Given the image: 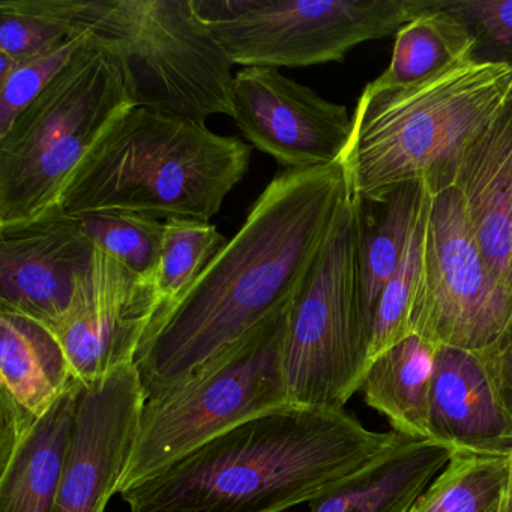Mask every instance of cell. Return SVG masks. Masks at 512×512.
<instances>
[{
  "instance_id": "obj_30",
  "label": "cell",
  "mask_w": 512,
  "mask_h": 512,
  "mask_svg": "<svg viewBox=\"0 0 512 512\" xmlns=\"http://www.w3.org/2000/svg\"><path fill=\"white\" fill-rule=\"evenodd\" d=\"M478 355L487 368L503 409L512 419V319L499 340Z\"/></svg>"
},
{
  "instance_id": "obj_26",
  "label": "cell",
  "mask_w": 512,
  "mask_h": 512,
  "mask_svg": "<svg viewBox=\"0 0 512 512\" xmlns=\"http://www.w3.org/2000/svg\"><path fill=\"white\" fill-rule=\"evenodd\" d=\"M430 202L431 194L428 193L403 260L377 302L368 338L367 368L383 352L413 334L412 310L421 274Z\"/></svg>"
},
{
  "instance_id": "obj_29",
  "label": "cell",
  "mask_w": 512,
  "mask_h": 512,
  "mask_svg": "<svg viewBox=\"0 0 512 512\" xmlns=\"http://www.w3.org/2000/svg\"><path fill=\"white\" fill-rule=\"evenodd\" d=\"M476 40V58L512 64V0H439Z\"/></svg>"
},
{
  "instance_id": "obj_2",
  "label": "cell",
  "mask_w": 512,
  "mask_h": 512,
  "mask_svg": "<svg viewBox=\"0 0 512 512\" xmlns=\"http://www.w3.org/2000/svg\"><path fill=\"white\" fill-rule=\"evenodd\" d=\"M407 437L346 410L260 413L122 491L131 512H283L311 503Z\"/></svg>"
},
{
  "instance_id": "obj_17",
  "label": "cell",
  "mask_w": 512,
  "mask_h": 512,
  "mask_svg": "<svg viewBox=\"0 0 512 512\" xmlns=\"http://www.w3.org/2000/svg\"><path fill=\"white\" fill-rule=\"evenodd\" d=\"M454 188L491 271L506 284L512 235V98L467 146Z\"/></svg>"
},
{
  "instance_id": "obj_24",
  "label": "cell",
  "mask_w": 512,
  "mask_h": 512,
  "mask_svg": "<svg viewBox=\"0 0 512 512\" xmlns=\"http://www.w3.org/2000/svg\"><path fill=\"white\" fill-rule=\"evenodd\" d=\"M82 0H2L0 53L20 62L55 49L86 31Z\"/></svg>"
},
{
  "instance_id": "obj_14",
  "label": "cell",
  "mask_w": 512,
  "mask_h": 512,
  "mask_svg": "<svg viewBox=\"0 0 512 512\" xmlns=\"http://www.w3.org/2000/svg\"><path fill=\"white\" fill-rule=\"evenodd\" d=\"M94 253L80 218L61 206L29 223L0 227V308L52 329Z\"/></svg>"
},
{
  "instance_id": "obj_4",
  "label": "cell",
  "mask_w": 512,
  "mask_h": 512,
  "mask_svg": "<svg viewBox=\"0 0 512 512\" xmlns=\"http://www.w3.org/2000/svg\"><path fill=\"white\" fill-rule=\"evenodd\" d=\"M251 146L205 122L133 107L88 152L61 193L73 217L124 211L209 221L244 179Z\"/></svg>"
},
{
  "instance_id": "obj_3",
  "label": "cell",
  "mask_w": 512,
  "mask_h": 512,
  "mask_svg": "<svg viewBox=\"0 0 512 512\" xmlns=\"http://www.w3.org/2000/svg\"><path fill=\"white\" fill-rule=\"evenodd\" d=\"M512 98V64L469 59L394 89L365 86L341 166L353 199L418 182L454 187L469 143Z\"/></svg>"
},
{
  "instance_id": "obj_1",
  "label": "cell",
  "mask_w": 512,
  "mask_h": 512,
  "mask_svg": "<svg viewBox=\"0 0 512 512\" xmlns=\"http://www.w3.org/2000/svg\"><path fill=\"white\" fill-rule=\"evenodd\" d=\"M341 163L284 169L199 280L155 317L134 364L145 400L196 376L292 302L346 200Z\"/></svg>"
},
{
  "instance_id": "obj_16",
  "label": "cell",
  "mask_w": 512,
  "mask_h": 512,
  "mask_svg": "<svg viewBox=\"0 0 512 512\" xmlns=\"http://www.w3.org/2000/svg\"><path fill=\"white\" fill-rule=\"evenodd\" d=\"M430 440L467 454H512V419L503 409L481 356L442 346L436 352Z\"/></svg>"
},
{
  "instance_id": "obj_22",
  "label": "cell",
  "mask_w": 512,
  "mask_h": 512,
  "mask_svg": "<svg viewBox=\"0 0 512 512\" xmlns=\"http://www.w3.org/2000/svg\"><path fill=\"white\" fill-rule=\"evenodd\" d=\"M475 58L476 40L469 28L439 0H425L424 11L395 34L388 68L367 86L403 88Z\"/></svg>"
},
{
  "instance_id": "obj_10",
  "label": "cell",
  "mask_w": 512,
  "mask_h": 512,
  "mask_svg": "<svg viewBox=\"0 0 512 512\" xmlns=\"http://www.w3.org/2000/svg\"><path fill=\"white\" fill-rule=\"evenodd\" d=\"M512 319V290L491 271L460 193L431 196L412 332L436 347L481 353Z\"/></svg>"
},
{
  "instance_id": "obj_18",
  "label": "cell",
  "mask_w": 512,
  "mask_h": 512,
  "mask_svg": "<svg viewBox=\"0 0 512 512\" xmlns=\"http://www.w3.org/2000/svg\"><path fill=\"white\" fill-rule=\"evenodd\" d=\"M427 196V188L418 182L359 199L349 196L355 211L359 316L367 350L377 302L403 260Z\"/></svg>"
},
{
  "instance_id": "obj_25",
  "label": "cell",
  "mask_w": 512,
  "mask_h": 512,
  "mask_svg": "<svg viewBox=\"0 0 512 512\" xmlns=\"http://www.w3.org/2000/svg\"><path fill=\"white\" fill-rule=\"evenodd\" d=\"M227 241L229 239L209 221L194 218L164 220L163 248L155 277L161 301L158 314L169 310L187 295Z\"/></svg>"
},
{
  "instance_id": "obj_7",
  "label": "cell",
  "mask_w": 512,
  "mask_h": 512,
  "mask_svg": "<svg viewBox=\"0 0 512 512\" xmlns=\"http://www.w3.org/2000/svg\"><path fill=\"white\" fill-rule=\"evenodd\" d=\"M289 308L272 314L169 394L145 401L121 493L235 425L289 406L284 376Z\"/></svg>"
},
{
  "instance_id": "obj_23",
  "label": "cell",
  "mask_w": 512,
  "mask_h": 512,
  "mask_svg": "<svg viewBox=\"0 0 512 512\" xmlns=\"http://www.w3.org/2000/svg\"><path fill=\"white\" fill-rule=\"evenodd\" d=\"M509 457L455 452L410 512H500Z\"/></svg>"
},
{
  "instance_id": "obj_27",
  "label": "cell",
  "mask_w": 512,
  "mask_h": 512,
  "mask_svg": "<svg viewBox=\"0 0 512 512\" xmlns=\"http://www.w3.org/2000/svg\"><path fill=\"white\" fill-rule=\"evenodd\" d=\"M83 230L97 250L113 257L145 280L154 281L163 248L164 223L124 211L79 215Z\"/></svg>"
},
{
  "instance_id": "obj_21",
  "label": "cell",
  "mask_w": 512,
  "mask_h": 512,
  "mask_svg": "<svg viewBox=\"0 0 512 512\" xmlns=\"http://www.w3.org/2000/svg\"><path fill=\"white\" fill-rule=\"evenodd\" d=\"M437 349L412 334L374 359L359 386L365 404L407 439L430 440L428 413Z\"/></svg>"
},
{
  "instance_id": "obj_15",
  "label": "cell",
  "mask_w": 512,
  "mask_h": 512,
  "mask_svg": "<svg viewBox=\"0 0 512 512\" xmlns=\"http://www.w3.org/2000/svg\"><path fill=\"white\" fill-rule=\"evenodd\" d=\"M76 380L46 325L0 308V464Z\"/></svg>"
},
{
  "instance_id": "obj_6",
  "label": "cell",
  "mask_w": 512,
  "mask_h": 512,
  "mask_svg": "<svg viewBox=\"0 0 512 512\" xmlns=\"http://www.w3.org/2000/svg\"><path fill=\"white\" fill-rule=\"evenodd\" d=\"M79 23L115 53L134 107L235 116V65L194 0H82Z\"/></svg>"
},
{
  "instance_id": "obj_11",
  "label": "cell",
  "mask_w": 512,
  "mask_h": 512,
  "mask_svg": "<svg viewBox=\"0 0 512 512\" xmlns=\"http://www.w3.org/2000/svg\"><path fill=\"white\" fill-rule=\"evenodd\" d=\"M145 401L134 362L80 383L55 512H104L121 493Z\"/></svg>"
},
{
  "instance_id": "obj_19",
  "label": "cell",
  "mask_w": 512,
  "mask_h": 512,
  "mask_svg": "<svg viewBox=\"0 0 512 512\" xmlns=\"http://www.w3.org/2000/svg\"><path fill=\"white\" fill-rule=\"evenodd\" d=\"M454 454V449L433 440L403 439L370 466L308 503L310 512H410Z\"/></svg>"
},
{
  "instance_id": "obj_5",
  "label": "cell",
  "mask_w": 512,
  "mask_h": 512,
  "mask_svg": "<svg viewBox=\"0 0 512 512\" xmlns=\"http://www.w3.org/2000/svg\"><path fill=\"white\" fill-rule=\"evenodd\" d=\"M133 107L118 58L89 29L67 67L0 137V227L58 208L83 158Z\"/></svg>"
},
{
  "instance_id": "obj_28",
  "label": "cell",
  "mask_w": 512,
  "mask_h": 512,
  "mask_svg": "<svg viewBox=\"0 0 512 512\" xmlns=\"http://www.w3.org/2000/svg\"><path fill=\"white\" fill-rule=\"evenodd\" d=\"M88 32L89 28L55 49L16 62L7 76L0 77V137L7 134L17 116L67 67Z\"/></svg>"
},
{
  "instance_id": "obj_9",
  "label": "cell",
  "mask_w": 512,
  "mask_h": 512,
  "mask_svg": "<svg viewBox=\"0 0 512 512\" xmlns=\"http://www.w3.org/2000/svg\"><path fill=\"white\" fill-rule=\"evenodd\" d=\"M233 65L301 68L341 62L397 34L425 0H194Z\"/></svg>"
},
{
  "instance_id": "obj_8",
  "label": "cell",
  "mask_w": 512,
  "mask_h": 512,
  "mask_svg": "<svg viewBox=\"0 0 512 512\" xmlns=\"http://www.w3.org/2000/svg\"><path fill=\"white\" fill-rule=\"evenodd\" d=\"M367 346L359 316L355 211L347 194L289 308L284 376L293 406L341 410L359 391Z\"/></svg>"
},
{
  "instance_id": "obj_13",
  "label": "cell",
  "mask_w": 512,
  "mask_h": 512,
  "mask_svg": "<svg viewBox=\"0 0 512 512\" xmlns=\"http://www.w3.org/2000/svg\"><path fill=\"white\" fill-rule=\"evenodd\" d=\"M235 119L247 142L284 169L340 163L352 118L277 68L247 67L235 74Z\"/></svg>"
},
{
  "instance_id": "obj_31",
  "label": "cell",
  "mask_w": 512,
  "mask_h": 512,
  "mask_svg": "<svg viewBox=\"0 0 512 512\" xmlns=\"http://www.w3.org/2000/svg\"><path fill=\"white\" fill-rule=\"evenodd\" d=\"M512 512V454L509 455L508 482H506L505 497H503L502 511Z\"/></svg>"
},
{
  "instance_id": "obj_20",
  "label": "cell",
  "mask_w": 512,
  "mask_h": 512,
  "mask_svg": "<svg viewBox=\"0 0 512 512\" xmlns=\"http://www.w3.org/2000/svg\"><path fill=\"white\" fill-rule=\"evenodd\" d=\"M80 382L26 434L0 464V512H55Z\"/></svg>"
},
{
  "instance_id": "obj_12",
  "label": "cell",
  "mask_w": 512,
  "mask_h": 512,
  "mask_svg": "<svg viewBox=\"0 0 512 512\" xmlns=\"http://www.w3.org/2000/svg\"><path fill=\"white\" fill-rule=\"evenodd\" d=\"M160 308L154 281L95 248L67 311L50 331L61 341L74 377L86 385L134 362Z\"/></svg>"
},
{
  "instance_id": "obj_32",
  "label": "cell",
  "mask_w": 512,
  "mask_h": 512,
  "mask_svg": "<svg viewBox=\"0 0 512 512\" xmlns=\"http://www.w3.org/2000/svg\"><path fill=\"white\" fill-rule=\"evenodd\" d=\"M506 286L512 290V235H511V256H509L508 275H506Z\"/></svg>"
}]
</instances>
